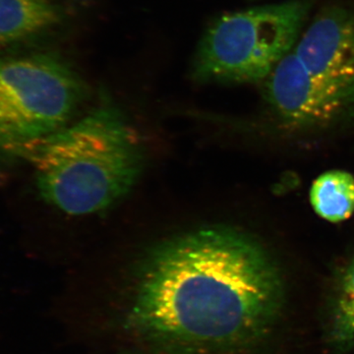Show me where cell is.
<instances>
[{
  "mask_svg": "<svg viewBox=\"0 0 354 354\" xmlns=\"http://www.w3.org/2000/svg\"><path fill=\"white\" fill-rule=\"evenodd\" d=\"M281 299L278 272L261 247L236 230L209 227L153 253L131 316L160 341L230 348L264 334Z\"/></svg>",
  "mask_w": 354,
  "mask_h": 354,
  "instance_id": "6da1fadb",
  "label": "cell"
},
{
  "mask_svg": "<svg viewBox=\"0 0 354 354\" xmlns=\"http://www.w3.org/2000/svg\"><path fill=\"white\" fill-rule=\"evenodd\" d=\"M39 194L71 216L104 211L138 180L142 155L124 118L104 104L27 151Z\"/></svg>",
  "mask_w": 354,
  "mask_h": 354,
  "instance_id": "7a4b0ae2",
  "label": "cell"
},
{
  "mask_svg": "<svg viewBox=\"0 0 354 354\" xmlns=\"http://www.w3.org/2000/svg\"><path fill=\"white\" fill-rule=\"evenodd\" d=\"M265 83L288 127H325L354 114V7L317 14Z\"/></svg>",
  "mask_w": 354,
  "mask_h": 354,
  "instance_id": "3957f363",
  "label": "cell"
},
{
  "mask_svg": "<svg viewBox=\"0 0 354 354\" xmlns=\"http://www.w3.org/2000/svg\"><path fill=\"white\" fill-rule=\"evenodd\" d=\"M312 6V0H288L221 15L198 46L195 79L218 83L267 80L297 44Z\"/></svg>",
  "mask_w": 354,
  "mask_h": 354,
  "instance_id": "277c9868",
  "label": "cell"
},
{
  "mask_svg": "<svg viewBox=\"0 0 354 354\" xmlns=\"http://www.w3.org/2000/svg\"><path fill=\"white\" fill-rule=\"evenodd\" d=\"M82 95L75 72L55 55L0 57V153L25 157L65 127Z\"/></svg>",
  "mask_w": 354,
  "mask_h": 354,
  "instance_id": "5b68a950",
  "label": "cell"
},
{
  "mask_svg": "<svg viewBox=\"0 0 354 354\" xmlns=\"http://www.w3.org/2000/svg\"><path fill=\"white\" fill-rule=\"evenodd\" d=\"M62 16L55 0H0V50L50 31Z\"/></svg>",
  "mask_w": 354,
  "mask_h": 354,
  "instance_id": "8992f818",
  "label": "cell"
},
{
  "mask_svg": "<svg viewBox=\"0 0 354 354\" xmlns=\"http://www.w3.org/2000/svg\"><path fill=\"white\" fill-rule=\"evenodd\" d=\"M310 202L324 220L330 223L348 220L354 212V177L344 171L321 174L312 184Z\"/></svg>",
  "mask_w": 354,
  "mask_h": 354,
  "instance_id": "52a82bcc",
  "label": "cell"
},
{
  "mask_svg": "<svg viewBox=\"0 0 354 354\" xmlns=\"http://www.w3.org/2000/svg\"><path fill=\"white\" fill-rule=\"evenodd\" d=\"M333 334L339 344L354 342V261L342 278L335 307Z\"/></svg>",
  "mask_w": 354,
  "mask_h": 354,
  "instance_id": "ba28073f",
  "label": "cell"
}]
</instances>
